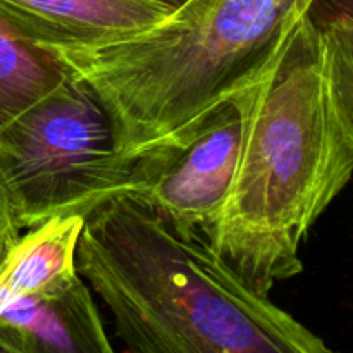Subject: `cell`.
<instances>
[{
	"label": "cell",
	"instance_id": "6da1fadb",
	"mask_svg": "<svg viewBox=\"0 0 353 353\" xmlns=\"http://www.w3.org/2000/svg\"><path fill=\"white\" fill-rule=\"evenodd\" d=\"M228 100L241 116L240 157L207 243L271 295L303 271V240L353 174V141L305 14Z\"/></svg>",
	"mask_w": 353,
	"mask_h": 353
},
{
	"label": "cell",
	"instance_id": "7a4b0ae2",
	"mask_svg": "<svg viewBox=\"0 0 353 353\" xmlns=\"http://www.w3.org/2000/svg\"><path fill=\"white\" fill-rule=\"evenodd\" d=\"M76 264L130 353H338L205 240L124 196L86 216Z\"/></svg>",
	"mask_w": 353,
	"mask_h": 353
},
{
	"label": "cell",
	"instance_id": "3957f363",
	"mask_svg": "<svg viewBox=\"0 0 353 353\" xmlns=\"http://www.w3.org/2000/svg\"><path fill=\"white\" fill-rule=\"evenodd\" d=\"M305 0H188L150 28L90 45L40 43L92 92L124 165L196 123L250 78Z\"/></svg>",
	"mask_w": 353,
	"mask_h": 353
},
{
	"label": "cell",
	"instance_id": "277c9868",
	"mask_svg": "<svg viewBox=\"0 0 353 353\" xmlns=\"http://www.w3.org/2000/svg\"><path fill=\"white\" fill-rule=\"evenodd\" d=\"M0 172L21 230L64 214L88 216L116 199L126 165L105 112L69 74L0 130Z\"/></svg>",
	"mask_w": 353,
	"mask_h": 353
},
{
	"label": "cell",
	"instance_id": "5b68a950",
	"mask_svg": "<svg viewBox=\"0 0 353 353\" xmlns=\"http://www.w3.org/2000/svg\"><path fill=\"white\" fill-rule=\"evenodd\" d=\"M241 145V116L226 100L179 133L140 152L119 195L150 210L181 238L209 240Z\"/></svg>",
	"mask_w": 353,
	"mask_h": 353
},
{
	"label": "cell",
	"instance_id": "8992f818",
	"mask_svg": "<svg viewBox=\"0 0 353 353\" xmlns=\"http://www.w3.org/2000/svg\"><path fill=\"white\" fill-rule=\"evenodd\" d=\"M0 338L16 353H116L79 272L50 292L2 303Z\"/></svg>",
	"mask_w": 353,
	"mask_h": 353
},
{
	"label": "cell",
	"instance_id": "52a82bcc",
	"mask_svg": "<svg viewBox=\"0 0 353 353\" xmlns=\"http://www.w3.org/2000/svg\"><path fill=\"white\" fill-rule=\"evenodd\" d=\"M171 10L155 0H0V14L37 43L116 40L147 30Z\"/></svg>",
	"mask_w": 353,
	"mask_h": 353
},
{
	"label": "cell",
	"instance_id": "ba28073f",
	"mask_svg": "<svg viewBox=\"0 0 353 353\" xmlns=\"http://www.w3.org/2000/svg\"><path fill=\"white\" fill-rule=\"evenodd\" d=\"M85 216L64 214L30 228L0 264V305L50 292L78 274V247Z\"/></svg>",
	"mask_w": 353,
	"mask_h": 353
},
{
	"label": "cell",
	"instance_id": "9c48e42d",
	"mask_svg": "<svg viewBox=\"0 0 353 353\" xmlns=\"http://www.w3.org/2000/svg\"><path fill=\"white\" fill-rule=\"evenodd\" d=\"M68 76L52 52L0 14V130Z\"/></svg>",
	"mask_w": 353,
	"mask_h": 353
},
{
	"label": "cell",
	"instance_id": "30bf717a",
	"mask_svg": "<svg viewBox=\"0 0 353 353\" xmlns=\"http://www.w3.org/2000/svg\"><path fill=\"white\" fill-rule=\"evenodd\" d=\"M314 28L323 45L324 64L334 102L353 141V37L334 26Z\"/></svg>",
	"mask_w": 353,
	"mask_h": 353
},
{
	"label": "cell",
	"instance_id": "8fae6325",
	"mask_svg": "<svg viewBox=\"0 0 353 353\" xmlns=\"http://www.w3.org/2000/svg\"><path fill=\"white\" fill-rule=\"evenodd\" d=\"M305 16L314 26H334L353 37V0H305Z\"/></svg>",
	"mask_w": 353,
	"mask_h": 353
},
{
	"label": "cell",
	"instance_id": "7c38bea8",
	"mask_svg": "<svg viewBox=\"0 0 353 353\" xmlns=\"http://www.w3.org/2000/svg\"><path fill=\"white\" fill-rule=\"evenodd\" d=\"M21 231L23 230H21L19 223H17L9 190H7L2 172H0V264L7 257L10 248L19 240Z\"/></svg>",
	"mask_w": 353,
	"mask_h": 353
},
{
	"label": "cell",
	"instance_id": "4fadbf2b",
	"mask_svg": "<svg viewBox=\"0 0 353 353\" xmlns=\"http://www.w3.org/2000/svg\"><path fill=\"white\" fill-rule=\"evenodd\" d=\"M155 2H159V3H164V6L171 7V9H178V7L185 6V3L188 2V0H155Z\"/></svg>",
	"mask_w": 353,
	"mask_h": 353
},
{
	"label": "cell",
	"instance_id": "5bb4252c",
	"mask_svg": "<svg viewBox=\"0 0 353 353\" xmlns=\"http://www.w3.org/2000/svg\"><path fill=\"white\" fill-rule=\"evenodd\" d=\"M0 353H16L12 350V348L9 347V345L6 343V341L2 340V338H0Z\"/></svg>",
	"mask_w": 353,
	"mask_h": 353
}]
</instances>
